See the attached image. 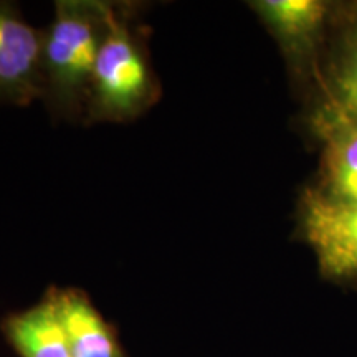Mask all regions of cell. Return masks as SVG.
Returning a JSON list of instances; mask_svg holds the SVG:
<instances>
[{"label": "cell", "instance_id": "obj_1", "mask_svg": "<svg viewBox=\"0 0 357 357\" xmlns=\"http://www.w3.org/2000/svg\"><path fill=\"white\" fill-rule=\"evenodd\" d=\"M111 7L98 2H58L55 19L43 35L45 88L60 105L77 108L89 79Z\"/></svg>", "mask_w": 357, "mask_h": 357}, {"label": "cell", "instance_id": "obj_2", "mask_svg": "<svg viewBox=\"0 0 357 357\" xmlns=\"http://www.w3.org/2000/svg\"><path fill=\"white\" fill-rule=\"evenodd\" d=\"M91 113L126 121L154 100V78L141 43L111 8L88 88Z\"/></svg>", "mask_w": 357, "mask_h": 357}, {"label": "cell", "instance_id": "obj_3", "mask_svg": "<svg viewBox=\"0 0 357 357\" xmlns=\"http://www.w3.org/2000/svg\"><path fill=\"white\" fill-rule=\"evenodd\" d=\"M321 144L318 182L310 190L319 200L336 207L357 205V119L329 98L311 119Z\"/></svg>", "mask_w": 357, "mask_h": 357}, {"label": "cell", "instance_id": "obj_4", "mask_svg": "<svg viewBox=\"0 0 357 357\" xmlns=\"http://www.w3.org/2000/svg\"><path fill=\"white\" fill-rule=\"evenodd\" d=\"M300 230L326 280L357 281V205L336 207L305 190L300 204Z\"/></svg>", "mask_w": 357, "mask_h": 357}, {"label": "cell", "instance_id": "obj_5", "mask_svg": "<svg viewBox=\"0 0 357 357\" xmlns=\"http://www.w3.org/2000/svg\"><path fill=\"white\" fill-rule=\"evenodd\" d=\"M43 91V35L0 3V101L26 105Z\"/></svg>", "mask_w": 357, "mask_h": 357}, {"label": "cell", "instance_id": "obj_6", "mask_svg": "<svg viewBox=\"0 0 357 357\" xmlns=\"http://www.w3.org/2000/svg\"><path fill=\"white\" fill-rule=\"evenodd\" d=\"M250 6L294 61H305L314 52L329 13L321 0H257Z\"/></svg>", "mask_w": 357, "mask_h": 357}, {"label": "cell", "instance_id": "obj_7", "mask_svg": "<svg viewBox=\"0 0 357 357\" xmlns=\"http://www.w3.org/2000/svg\"><path fill=\"white\" fill-rule=\"evenodd\" d=\"M52 296L75 357H123L113 329L86 296L73 289Z\"/></svg>", "mask_w": 357, "mask_h": 357}, {"label": "cell", "instance_id": "obj_8", "mask_svg": "<svg viewBox=\"0 0 357 357\" xmlns=\"http://www.w3.org/2000/svg\"><path fill=\"white\" fill-rule=\"evenodd\" d=\"M7 339L22 357H75L53 296L3 324Z\"/></svg>", "mask_w": 357, "mask_h": 357}, {"label": "cell", "instance_id": "obj_9", "mask_svg": "<svg viewBox=\"0 0 357 357\" xmlns=\"http://www.w3.org/2000/svg\"><path fill=\"white\" fill-rule=\"evenodd\" d=\"M328 84L329 100L357 119V25H349L334 47Z\"/></svg>", "mask_w": 357, "mask_h": 357}, {"label": "cell", "instance_id": "obj_10", "mask_svg": "<svg viewBox=\"0 0 357 357\" xmlns=\"http://www.w3.org/2000/svg\"><path fill=\"white\" fill-rule=\"evenodd\" d=\"M346 12H347V20H349V25H357V2L346 6Z\"/></svg>", "mask_w": 357, "mask_h": 357}]
</instances>
